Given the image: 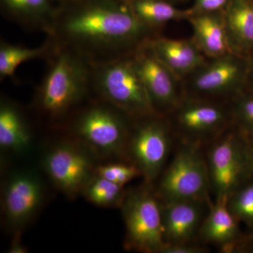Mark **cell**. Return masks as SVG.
<instances>
[{
  "mask_svg": "<svg viewBox=\"0 0 253 253\" xmlns=\"http://www.w3.org/2000/svg\"><path fill=\"white\" fill-rule=\"evenodd\" d=\"M3 189L1 208L5 221L14 234L21 233L42 205V181L36 173L19 171L9 176Z\"/></svg>",
  "mask_w": 253,
  "mask_h": 253,
  "instance_id": "4fadbf2b",
  "label": "cell"
},
{
  "mask_svg": "<svg viewBox=\"0 0 253 253\" xmlns=\"http://www.w3.org/2000/svg\"><path fill=\"white\" fill-rule=\"evenodd\" d=\"M167 117L179 141L199 142L206 146L233 126L230 101L186 95Z\"/></svg>",
  "mask_w": 253,
  "mask_h": 253,
  "instance_id": "9c48e42d",
  "label": "cell"
},
{
  "mask_svg": "<svg viewBox=\"0 0 253 253\" xmlns=\"http://www.w3.org/2000/svg\"><path fill=\"white\" fill-rule=\"evenodd\" d=\"M148 43L158 59L181 81L208 59L191 38L170 39L159 34L151 38Z\"/></svg>",
  "mask_w": 253,
  "mask_h": 253,
  "instance_id": "2e32d148",
  "label": "cell"
},
{
  "mask_svg": "<svg viewBox=\"0 0 253 253\" xmlns=\"http://www.w3.org/2000/svg\"><path fill=\"white\" fill-rule=\"evenodd\" d=\"M168 1H171V2L174 3V4L178 5L181 4V3L186 2L188 0H168Z\"/></svg>",
  "mask_w": 253,
  "mask_h": 253,
  "instance_id": "d6a6232c",
  "label": "cell"
},
{
  "mask_svg": "<svg viewBox=\"0 0 253 253\" xmlns=\"http://www.w3.org/2000/svg\"><path fill=\"white\" fill-rule=\"evenodd\" d=\"M249 58L234 53L208 59L183 81L186 96L230 101L246 89Z\"/></svg>",
  "mask_w": 253,
  "mask_h": 253,
  "instance_id": "30bf717a",
  "label": "cell"
},
{
  "mask_svg": "<svg viewBox=\"0 0 253 253\" xmlns=\"http://www.w3.org/2000/svg\"><path fill=\"white\" fill-rule=\"evenodd\" d=\"M209 249L199 241L166 244L161 253H206Z\"/></svg>",
  "mask_w": 253,
  "mask_h": 253,
  "instance_id": "83f0119b",
  "label": "cell"
},
{
  "mask_svg": "<svg viewBox=\"0 0 253 253\" xmlns=\"http://www.w3.org/2000/svg\"><path fill=\"white\" fill-rule=\"evenodd\" d=\"M134 120L93 94L63 124L70 136L96 158L127 161L126 151Z\"/></svg>",
  "mask_w": 253,
  "mask_h": 253,
  "instance_id": "3957f363",
  "label": "cell"
},
{
  "mask_svg": "<svg viewBox=\"0 0 253 253\" xmlns=\"http://www.w3.org/2000/svg\"><path fill=\"white\" fill-rule=\"evenodd\" d=\"M186 21L193 41L207 59L233 53L226 33L224 11L190 14Z\"/></svg>",
  "mask_w": 253,
  "mask_h": 253,
  "instance_id": "e0dca14e",
  "label": "cell"
},
{
  "mask_svg": "<svg viewBox=\"0 0 253 253\" xmlns=\"http://www.w3.org/2000/svg\"><path fill=\"white\" fill-rule=\"evenodd\" d=\"M248 143H249L250 156H251V163H252L253 169V139H247Z\"/></svg>",
  "mask_w": 253,
  "mask_h": 253,
  "instance_id": "4dcf8cb0",
  "label": "cell"
},
{
  "mask_svg": "<svg viewBox=\"0 0 253 253\" xmlns=\"http://www.w3.org/2000/svg\"><path fill=\"white\" fill-rule=\"evenodd\" d=\"M206 147L199 142L179 141L172 161L158 178L157 185H154L161 201L211 202Z\"/></svg>",
  "mask_w": 253,
  "mask_h": 253,
  "instance_id": "5b68a950",
  "label": "cell"
},
{
  "mask_svg": "<svg viewBox=\"0 0 253 253\" xmlns=\"http://www.w3.org/2000/svg\"><path fill=\"white\" fill-rule=\"evenodd\" d=\"M239 224L228 207L227 200H215L203 221L197 241L205 246H216L224 253L236 251L242 244Z\"/></svg>",
  "mask_w": 253,
  "mask_h": 253,
  "instance_id": "9a60e30c",
  "label": "cell"
},
{
  "mask_svg": "<svg viewBox=\"0 0 253 253\" xmlns=\"http://www.w3.org/2000/svg\"><path fill=\"white\" fill-rule=\"evenodd\" d=\"M231 0H194L189 8L190 14L221 12L226 9Z\"/></svg>",
  "mask_w": 253,
  "mask_h": 253,
  "instance_id": "4316f807",
  "label": "cell"
},
{
  "mask_svg": "<svg viewBox=\"0 0 253 253\" xmlns=\"http://www.w3.org/2000/svg\"><path fill=\"white\" fill-rule=\"evenodd\" d=\"M149 41L132 54L133 59L155 111L168 116L184 99L183 81L158 59Z\"/></svg>",
  "mask_w": 253,
  "mask_h": 253,
  "instance_id": "7c38bea8",
  "label": "cell"
},
{
  "mask_svg": "<svg viewBox=\"0 0 253 253\" xmlns=\"http://www.w3.org/2000/svg\"><path fill=\"white\" fill-rule=\"evenodd\" d=\"M133 12L144 26L156 33L167 23L187 19L189 9L178 8L168 0H128Z\"/></svg>",
  "mask_w": 253,
  "mask_h": 253,
  "instance_id": "44dd1931",
  "label": "cell"
},
{
  "mask_svg": "<svg viewBox=\"0 0 253 253\" xmlns=\"http://www.w3.org/2000/svg\"><path fill=\"white\" fill-rule=\"evenodd\" d=\"M227 206L240 223L253 229V176L229 196Z\"/></svg>",
  "mask_w": 253,
  "mask_h": 253,
  "instance_id": "d4e9b609",
  "label": "cell"
},
{
  "mask_svg": "<svg viewBox=\"0 0 253 253\" xmlns=\"http://www.w3.org/2000/svg\"><path fill=\"white\" fill-rule=\"evenodd\" d=\"M226 33L231 51L250 58L253 55V2L231 0L224 11Z\"/></svg>",
  "mask_w": 253,
  "mask_h": 253,
  "instance_id": "d6986e66",
  "label": "cell"
},
{
  "mask_svg": "<svg viewBox=\"0 0 253 253\" xmlns=\"http://www.w3.org/2000/svg\"><path fill=\"white\" fill-rule=\"evenodd\" d=\"M233 126L246 138L253 139V93L245 90L230 101Z\"/></svg>",
  "mask_w": 253,
  "mask_h": 253,
  "instance_id": "cb8c5ba5",
  "label": "cell"
},
{
  "mask_svg": "<svg viewBox=\"0 0 253 253\" xmlns=\"http://www.w3.org/2000/svg\"><path fill=\"white\" fill-rule=\"evenodd\" d=\"M20 234L21 233H16L15 239L13 240L11 248L9 249V253H23L26 252V249L23 246L20 239Z\"/></svg>",
  "mask_w": 253,
  "mask_h": 253,
  "instance_id": "f1b7e54d",
  "label": "cell"
},
{
  "mask_svg": "<svg viewBox=\"0 0 253 253\" xmlns=\"http://www.w3.org/2000/svg\"><path fill=\"white\" fill-rule=\"evenodd\" d=\"M95 174L123 186L136 178L141 177L140 170L135 165L126 161L99 165L95 169Z\"/></svg>",
  "mask_w": 253,
  "mask_h": 253,
  "instance_id": "484cf974",
  "label": "cell"
},
{
  "mask_svg": "<svg viewBox=\"0 0 253 253\" xmlns=\"http://www.w3.org/2000/svg\"><path fill=\"white\" fill-rule=\"evenodd\" d=\"M54 47V43L47 37L45 42L38 47L10 44L1 41L0 44V80L14 77L15 72L21 63L31 60L46 59Z\"/></svg>",
  "mask_w": 253,
  "mask_h": 253,
  "instance_id": "7402d4cb",
  "label": "cell"
},
{
  "mask_svg": "<svg viewBox=\"0 0 253 253\" xmlns=\"http://www.w3.org/2000/svg\"><path fill=\"white\" fill-rule=\"evenodd\" d=\"M159 34L136 18L128 0H74L59 5L46 35L96 64L131 56Z\"/></svg>",
  "mask_w": 253,
  "mask_h": 253,
  "instance_id": "6da1fadb",
  "label": "cell"
},
{
  "mask_svg": "<svg viewBox=\"0 0 253 253\" xmlns=\"http://www.w3.org/2000/svg\"><path fill=\"white\" fill-rule=\"evenodd\" d=\"M249 59V72L246 81V90L253 93V55Z\"/></svg>",
  "mask_w": 253,
  "mask_h": 253,
  "instance_id": "f546056e",
  "label": "cell"
},
{
  "mask_svg": "<svg viewBox=\"0 0 253 253\" xmlns=\"http://www.w3.org/2000/svg\"><path fill=\"white\" fill-rule=\"evenodd\" d=\"M5 17L30 30L46 33L57 14L55 0H0Z\"/></svg>",
  "mask_w": 253,
  "mask_h": 253,
  "instance_id": "ac0fdd59",
  "label": "cell"
},
{
  "mask_svg": "<svg viewBox=\"0 0 253 253\" xmlns=\"http://www.w3.org/2000/svg\"><path fill=\"white\" fill-rule=\"evenodd\" d=\"M91 65L95 96L133 120L158 114L150 101L132 55Z\"/></svg>",
  "mask_w": 253,
  "mask_h": 253,
  "instance_id": "277c9868",
  "label": "cell"
},
{
  "mask_svg": "<svg viewBox=\"0 0 253 253\" xmlns=\"http://www.w3.org/2000/svg\"><path fill=\"white\" fill-rule=\"evenodd\" d=\"M96 159L84 145L70 136L51 146L43 156L42 165L53 185L65 196L74 199L82 194L94 175Z\"/></svg>",
  "mask_w": 253,
  "mask_h": 253,
  "instance_id": "8fae6325",
  "label": "cell"
},
{
  "mask_svg": "<svg viewBox=\"0 0 253 253\" xmlns=\"http://www.w3.org/2000/svg\"><path fill=\"white\" fill-rule=\"evenodd\" d=\"M126 192V186L116 184L94 174L86 184L82 194L86 201L100 207L121 208Z\"/></svg>",
  "mask_w": 253,
  "mask_h": 253,
  "instance_id": "603a6c76",
  "label": "cell"
},
{
  "mask_svg": "<svg viewBox=\"0 0 253 253\" xmlns=\"http://www.w3.org/2000/svg\"><path fill=\"white\" fill-rule=\"evenodd\" d=\"M32 131L18 105L5 96L0 101V148L4 152L21 154L31 145Z\"/></svg>",
  "mask_w": 253,
  "mask_h": 253,
  "instance_id": "ffe728a7",
  "label": "cell"
},
{
  "mask_svg": "<svg viewBox=\"0 0 253 253\" xmlns=\"http://www.w3.org/2000/svg\"><path fill=\"white\" fill-rule=\"evenodd\" d=\"M251 1H253V0H251Z\"/></svg>",
  "mask_w": 253,
  "mask_h": 253,
  "instance_id": "836d02e7",
  "label": "cell"
},
{
  "mask_svg": "<svg viewBox=\"0 0 253 253\" xmlns=\"http://www.w3.org/2000/svg\"><path fill=\"white\" fill-rule=\"evenodd\" d=\"M212 203L202 201H162L166 244L198 241L200 228Z\"/></svg>",
  "mask_w": 253,
  "mask_h": 253,
  "instance_id": "5bb4252c",
  "label": "cell"
},
{
  "mask_svg": "<svg viewBox=\"0 0 253 253\" xmlns=\"http://www.w3.org/2000/svg\"><path fill=\"white\" fill-rule=\"evenodd\" d=\"M174 138L167 116L156 114L134 120L126 157L140 170L144 182L154 184L162 174Z\"/></svg>",
  "mask_w": 253,
  "mask_h": 253,
  "instance_id": "ba28073f",
  "label": "cell"
},
{
  "mask_svg": "<svg viewBox=\"0 0 253 253\" xmlns=\"http://www.w3.org/2000/svg\"><path fill=\"white\" fill-rule=\"evenodd\" d=\"M46 60L47 68L37 87L33 108L48 123L63 126L94 94L92 65L74 51L54 44Z\"/></svg>",
  "mask_w": 253,
  "mask_h": 253,
  "instance_id": "7a4b0ae2",
  "label": "cell"
},
{
  "mask_svg": "<svg viewBox=\"0 0 253 253\" xmlns=\"http://www.w3.org/2000/svg\"><path fill=\"white\" fill-rule=\"evenodd\" d=\"M59 5L67 4L68 2L74 1V0H55Z\"/></svg>",
  "mask_w": 253,
  "mask_h": 253,
  "instance_id": "1f68e13d",
  "label": "cell"
},
{
  "mask_svg": "<svg viewBox=\"0 0 253 253\" xmlns=\"http://www.w3.org/2000/svg\"><path fill=\"white\" fill-rule=\"evenodd\" d=\"M211 192L228 200L253 176L247 139L233 126L206 147Z\"/></svg>",
  "mask_w": 253,
  "mask_h": 253,
  "instance_id": "52a82bcc",
  "label": "cell"
},
{
  "mask_svg": "<svg viewBox=\"0 0 253 253\" xmlns=\"http://www.w3.org/2000/svg\"><path fill=\"white\" fill-rule=\"evenodd\" d=\"M126 226L127 251L161 253L166 245L163 234L162 201L154 184L144 182L127 192L121 206Z\"/></svg>",
  "mask_w": 253,
  "mask_h": 253,
  "instance_id": "8992f818",
  "label": "cell"
}]
</instances>
